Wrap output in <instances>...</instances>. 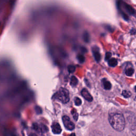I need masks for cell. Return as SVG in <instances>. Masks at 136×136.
I'll return each mask as SVG.
<instances>
[{
    "label": "cell",
    "instance_id": "21",
    "mask_svg": "<svg viewBox=\"0 0 136 136\" xmlns=\"http://www.w3.org/2000/svg\"><path fill=\"white\" fill-rule=\"evenodd\" d=\"M134 90H135V91L136 92V86H135V87H134Z\"/></svg>",
    "mask_w": 136,
    "mask_h": 136
},
{
    "label": "cell",
    "instance_id": "16",
    "mask_svg": "<svg viewBox=\"0 0 136 136\" xmlns=\"http://www.w3.org/2000/svg\"><path fill=\"white\" fill-rule=\"evenodd\" d=\"M83 38L84 40L86 42L88 43L89 41V36L87 32H85L84 34V36H83Z\"/></svg>",
    "mask_w": 136,
    "mask_h": 136
},
{
    "label": "cell",
    "instance_id": "17",
    "mask_svg": "<svg viewBox=\"0 0 136 136\" xmlns=\"http://www.w3.org/2000/svg\"><path fill=\"white\" fill-rule=\"evenodd\" d=\"M75 103L76 106H80L81 104V100L79 97H76L75 99Z\"/></svg>",
    "mask_w": 136,
    "mask_h": 136
},
{
    "label": "cell",
    "instance_id": "6",
    "mask_svg": "<svg viewBox=\"0 0 136 136\" xmlns=\"http://www.w3.org/2000/svg\"><path fill=\"white\" fill-rule=\"evenodd\" d=\"M52 131L54 134H60L62 132L60 125L58 123H53L51 126Z\"/></svg>",
    "mask_w": 136,
    "mask_h": 136
},
{
    "label": "cell",
    "instance_id": "15",
    "mask_svg": "<svg viewBox=\"0 0 136 136\" xmlns=\"http://www.w3.org/2000/svg\"><path fill=\"white\" fill-rule=\"evenodd\" d=\"M67 70L69 72V73L72 74L74 73V72L76 70V67L74 65H70L67 66Z\"/></svg>",
    "mask_w": 136,
    "mask_h": 136
},
{
    "label": "cell",
    "instance_id": "4",
    "mask_svg": "<svg viewBox=\"0 0 136 136\" xmlns=\"http://www.w3.org/2000/svg\"><path fill=\"white\" fill-rule=\"evenodd\" d=\"M33 127L36 131L41 134L47 132L48 130L47 126L42 124L39 125L37 123H34L33 125Z\"/></svg>",
    "mask_w": 136,
    "mask_h": 136
},
{
    "label": "cell",
    "instance_id": "19",
    "mask_svg": "<svg viewBox=\"0 0 136 136\" xmlns=\"http://www.w3.org/2000/svg\"><path fill=\"white\" fill-rule=\"evenodd\" d=\"M72 115H73V116H74V119L77 121V120H78V113H77V112H76V111H72Z\"/></svg>",
    "mask_w": 136,
    "mask_h": 136
},
{
    "label": "cell",
    "instance_id": "12",
    "mask_svg": "<svg viewBox=\"0 0 136 136\" xmlns=\"http://www.w3.org/2000/svg\"><path fill=\"white\" fill-rule=\"evenodd\" d=\"M134 73V69L132 68H129L125 70V75L128 76H132Z\"/></svg>",
    "mask_w": 136,
    "mask_h": 136
},
{
    "label": "cell",
    "instance_id": "18",
    "mask_svg": "<svg viewBox=\"0 0 136 136\" xmlns=\"http://www.w3.org/2000/svg\"><path fill=\"white\" fill-rule=\"evenodd\" d=\"M35 110L36 112L37 113V114H41V113H42V108H40V107L38 106H36L35 107Z\"/></svg>",
    "mask_w": 136,
    "mask_h": 136
},
{
    "label": "cell",
    "instance_id": "1",
    "mask_svg": "<svg viewBox=\"0 0 136 136\" xmlns=\"http://www.w3.org/2000/svg\"><path fill=\"white\" fill-rule=\"evenodd\" d=\"M108 121L112 127L117 131H123L125 128V119L120 113H113L110 115Z\"/></svg>",
    "mask_w": 136,
    "mask_h": 136
},
{
    "label": "cell",
    "instance_id": "7",
    "mask_svg": "<svg viewBox=\"0 0 136 136\" xmlns=\"http://www.w3.org/2000/svg\"><path fill=\"white\" fill-rule=\"evenodd\" d=\"M124 8L126 12L129 13L130 15L134 16L136 18V11L132 7L129 6L128 4L124 3Z\"/></svg>",
    "mask_w": 136,
    "mask_h": 136
},
{
    "label": "cell",
    "instance_id": "2",
    "mask_svg": "<svg viewBox=\"0 0 136 136\" xmlns=\"http://www.w3.org/2000/svg\"><path fill=\"white\" fill-rule=\"evenodd\" d=\"M54 98L62 103H67L70 101L69 91L65 88H60L54 95Z\"/></svg>",
    "mask_w": 136,
    "mask_h": 136
},
{
    "label": "cell",
    "instance_id": "11",
    "mask_svg": "<svg viewBox=\"0 0 136 136\" xmlns=\"http://www.w3.org/2000/svg\"><path fill=\"white\" fill-rule=\"evenodd\" d=\"M78 81L77 78L75 76H72L71 78V81H70V85L72 86H76L77 84H78Z\"/></svg>",
    "mask_w": 136,
    "mask_h": 136
},
{
    "label": "cell",
    "instance_id": "10",
    "mask_svg": "<svg viewBox=\"0 0 136 136\" xmlns=\"http://www.w3.org/2000/svg\"><path fill=\"white\" fill-rule=\"evenodd\" d=\"M108 64L111 67H115L117 64V61L115 58H112L108 60Z\"/></svg>",
    "mask_w": 136,
    "mask_h": 136
},
{
    "label": "cell",
    "instance_id": "13",
    "mask_svg": "<svg viewBox=\"0 0 136 136\" xmlns=\"http://www.w3.org/2000/svg\"><path fill=\"white\" fill-rule=\"evenodd\" d=\"M77 59H78V61L80 63H83L85 61V58L84 56L82 54H80L77 55Z\"/></svg>",
    "mask_w": 136,
    "mask_h": 136
},
{
    "label": "cell",
    "instance_id": "8",
    "mask_svg": "<svg viewBox=\"0 0 136 136\" xmlns=\"http://www.w3.org/2000/svg\"><path fill=\"white\" fill-rule=\"evenodd\" d=\"M92 50H93L94 56L95 60H96L97 62L100 61L101 59V54H100V53H99V51L98 50V48L93 47Z\"/></svg>",
    "mask_w": 136,
    "mask_h": 136
},
{
    "label": "cell",
    "instance_id": "9",
    "mask_svg": "<svg viewBox=\"0 0 136 136\" xmlns=\"http://www.w3.org/2000/svg\"><path fill=\"white\" fill-rule=\"evenodd\" d=\"M102 83L103 85V87L104 89L106 90H110L112 87V85L111 83L109 81H108L106 79H102Z\"/></svg>",
    "mask_w": 136,
    "mask_h": 136
},
{
    "label": "cell",
    "instance_id": "3",
    "mask_svg": "<svg viewBox=\"0 0 136 136\" xmlns=\"http://www.w3.org/2000/svg\"><path fill=\"white\" fill-rule=\"evenodd\" d=\"M62 121L65 128L67 130L71 131L75 129V124L71 121L69 116H67L66 115L63 116L62 117Z\"/></svg>",
    "mask_w": 136,
    "mask_h": 136
},
{
    "label": "cell",
    "instance_id": "14",
    "mask_svg": "<svg viewBox=\"0 0 136 136\" xmlns=\"http://www.w3.org/2000/svg\"><path fill=\"white\" fill-rule=\"evenodd\" d=\"M122 95L125 98H128L131 96V93L128 90H123V92H122Z\"/></svg>",
    "mask_w": 136,
    "mask_h": 136
},
{
    "label": "cell",
    "instance_id": "5",
    "mask_svg": "<svg viewBox=\"0 0 136 136\" xmlns=\"http://www.w3.org/2000/svg\"><path fill=\"white\" fill-rule=\"evenodd\" d=\"M81 94L82 96L88 102H92L93 101V97L89 92L86 89H83L81 92Z\"/></svg>",
    "mask_w": 136,
    "mask_h": 136
},
{
    "label": "cell",
    "instance_id": "20",
    "mask_svg": "<svg viewBox=\"0 0 136 136\" xmlns=\"http://www.w3.org/2000/svg\"><path fill=\"white\" fill-rule=\"evenodd\" d=\"M111 55L112 54L110 52H107L106 53V55H105V60L106 61L109 60L111 57Z\"/></svg>",
    "mask_w": 136,
    "mask_h": 136
}]
</instances>
